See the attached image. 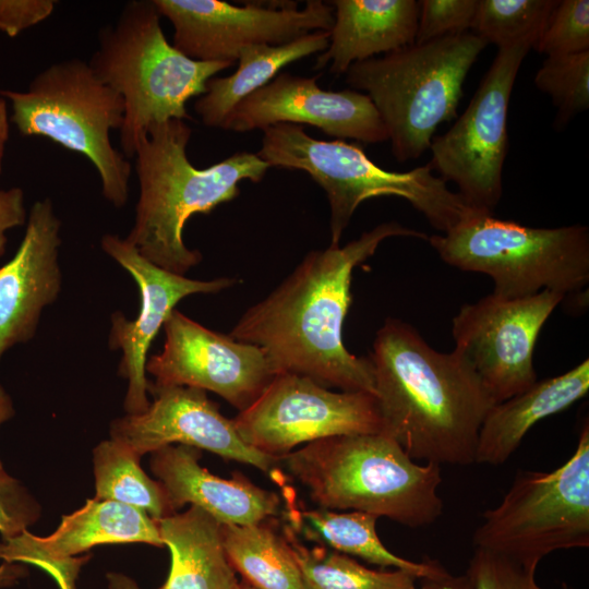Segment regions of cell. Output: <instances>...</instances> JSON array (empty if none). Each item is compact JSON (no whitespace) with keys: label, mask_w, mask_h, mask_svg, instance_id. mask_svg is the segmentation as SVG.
Returning <instances> with one entry per match:
<instances>
[{"label":"cell","mask_w":589,"mask_h":589,"mask_svg":"<svg viewBox=\"0 0 589 589\" xmlns=\"http://www.w3.org/2000/svg\"><path fill=\"white\" fill-rule=\"evenodd\" d=\"M392 237L429 239L424 232L388 221L344 247L311 251L276 289L242 314L229 335L261 348L276 374H297L326 388L374 395L371 361L346 349L342 324L351 304L353 269Z\"/></svg>","instance_id":"1"},{"label":"cell","mask_w":589,"mask_h":589,"mask_svg":"<svg viewBox=\"0 0 589 589\" xmlns=\"http://www.w3.org/2000/svg\"><path fill=\"white\" fill-rule=\"evenodd\" d=\"M369 359L381 433L413 460L474 464L481 424L495 402L465 359L435 350L398 318L377 330Z\"/></svg>","instance_id":"2"},{"label":"cell","mask_w":589,"mask_h":589,"mask_svg":"<svg viewBox=\"0 0 589 589\" xmlns=\"http://www.w3.org/2000/svg\"><path fill=\"white\" fill-rule=\"evenodd\" d=\"M191 134L184 120L155 123L140 137L133 156L140 196L127 240L145 259L178 275L202 261L183 241L189 218L232 201L240 181L260 182L271 167L256 154L238 152L199 169L187 155Z\"/></svg>","instance_id":"3"},{"label":"cell","mask_w":589,"mask_h":589,"mask_svg":"<svg viewBox=\"0 0 589 589\" xmlns=\"http://www.w3.org/2000/svg\"><path fill=\"white\" fill-rule=\"evenodd\" d=\"M325 509H350L419 528L443 513L441 465H420L383 433L337 435L278 458Z\"/></svg>","instance_id":"4"},{"label":"cell","mask_w":589,"mask_h":589,"mask_svg":"<svg viewBox=\"0 0 589 589\" xmlns=\"http://www.w3.org/2000/svg\"><path fill=\"white\" fill-rule=\"evenodd\" d=\"M153 0H132L117 20L98 32L88 64L124 104L122 154L133 157L137 142L155 123L189 120L185 104L202 96L206 83L230 68L228 61H195L170 45Z\"/></svg>","instance_id":"5"},{"label":"cell","mask_w":589,"mask_h":589,"mask_svg":"<svg viewBox=\"0 0 589 589\" xmlns=\"http://www.w3.org/2000/svg\"><path fill=\"white\" fill-rule=\"evenodd\" d=\"M256 155L271 167L303 170L324 189L330 211V244H339L356 209L374 197L406 200L443 233L474 211L428 164L405 172L386 170L358 143L316 140L302 125L277 123L264 129Z\"/></svg>","instance_id":"6"},{"label":"cell","mask_w":589,"mask_h":589,"mask_svg":"<svg viewBox=\"0 0 589 589\" xmlns=\"http://www.w3.org/2000/svg\"><path fill=\"white\" fill-rule=\"evenodd\" d=\"M486 45L467 32L413 43L349 67L346 83L371 98L398 161L420 157L437 127L456 118L465 79Z\"/></svg>","instance_id":"7"},{"label":"cell","mask_w":589,"mask_h":589,"mask_svg":"<svg viewBox=\"0 0 589 589\" xmlns=\"http://www.w3.org/2000/svg\"><path fill=\"white\" fill-rule=\"evenodd\" d=\"M11 105L10 122L22 136L46 137L85 156L95 167L104 197L123 207L130 194L132 165L113 147L110 133L124 117L121 96L79 58L48 65L25 91H0Z\"/></svg>","instance_id":"8"},{"label":"cell","mask_w":589,"mask_h":589,"mask_svg":"<svg viewBox=\"0 0 589 589\" xmlns=\"http://www.w3.org/2000/svg\"><path fill=\"white\" fill-rule=\"evenodd\" d=\"M428 241L446 264L490 276L493 293L504 298L543 290L566 297L589 281V229L584 225L534 228L473 211Z\"/></svg>","instance_id":"9"},{"label":"cell","mask_w":589,"mask_h":589,"mask_svg":"<svg viewBox=\"0 0 589 589\" xmlns=\"http://www.w3.org/2000/svg\"><path fill=\"white\" fill-rule=\"evenodd\" d=\"M474 549L537 569L548 554L589 546V424L568 460L551 472L518 470L502 502L482 515Z\"/></svg>","instance_id":"10"},{"label":"cell","mask_w":589,"mask_h":589,"mask_svg":"<svg viewBox=\"0 0 589 589\" xmlns=\"http://www.w3.org/2000/svg\"><path fill=\"white\" fill-rule=\"evenodd\" d=\"M534 45L526 39L498 48L464 113L431 142L428 165L443 181L455 183L476 211L493 213L502 197L508 105L520 65Z\"/></svg>","instance_id":"11"},{"label":"cell","mask_w":589,"mask_h":589,"mask_svg":"<svg viewBox=\"0 0 589 589\" xmlns=\"http://www.w3.org/2000/svg\"><path fill=\"white\" fill-rule=\"evenodd\" d=\"M232 420L249 446L277 459L316 440L382 431L373 394L333 392L291 373L276 374L261 396Z\"/></svg>","instance_id":"12"},{"label":"cell","mask_w":589,"mask_h":589,"mask_svg":"<svg viewBox=\"0 0 589 589\" xmlns=\"http://www.w3.org/2000/svg\"><path fill=\"white\" fill-rule=\"evenodd\" d=\"M564 299L551 290L514 299L492 292L464 304L453 317L454 351L472 368L495 404L537 382L536 341Z\"/></svg>","instance_id":"13"},{"label":"cell","mask_w":589,"mask_h":589,"mask_svg":"<svg viewBox=\"0 0 589 589\" xmlns=\"http://www.w3.org/2000/svg\"><path fill=\"white\" fill-rule=\"evenodd\" d=\"M160 16L173 26V47L195 61L238 60L254 45H283L314 31H330L334 8L321 0L279 7L250 2L243 7L221 0H153Z\"/></svg>","instance_id":"14"},{"label":"cell","mask_w":589,"mask_h":589,"mask_svg":"<svg viewBox=\"0 0 589 589\" xmlns=\"http://www.w3.org/2000/svg\"><path fill=\"white\" fill-rule=\"evenodd\" d=\"M163 328L164 348L147 360L145 368L156 385L209 390L240 412L276 375L261 348L212 330L176 309Z\"/></svg>","instance_id":"15"},{"label":"cell","mask_w":589,"mask_h":589,"mask_svg":"<svg viewBox=\"0 0 589 589\" xmlns=\"http://www.w3.org/2000/svg\"><path fill=\"white\" fill-rule=\"evenodd\" d=\"M100 247L129 272L140 289L136 317L131 321L120 311L112 313L108 338L111 350L122 351L118 373L128 380L124 409L127 414H137L149 406V382L145 376L148 349L176 304L191 294L219 292L238 280L230 277L197 280L171 273L141 255L127 238L113 233L104 235Z\"/></svg>","instance_id":"16"},{"label":"cell","mask_w":589,"mask_h":589,"mask_svg":"<svg viewBox=\"0 0 589 589\" xmlns=\"http://www.w3.org/2000/svg\"><path fill=\"white\" fill-rule=\"evenodd\" d=\"M148 408L111 422L112 441L139 457L178 443L206 449L224 459L247 464L269 472L278 459L249 446L239 435L233 420L223 416L205 390L189 386L156 385Z\"/></svg>","instance_id":"17"},{"label":"cell","mask_w":589,"mask_h":589,"mask_svg":"<svg viewBox=\"0 0 589 589\" xmlns=\"http://www.w3.org/2000/svg\"><path fill=\"white\" fill-rule=\"evenodd\" d=\"M314 77L281 72L267 85L241 100L221 129L235 132L264 130L277 123L309 124L337 140L364 144L388 140L371 98L356 89L325 91Z\"/></svg>","instance_id":"18"},{"label":"cell","mask_w":589,"mask_h":589,"mask_svg":"<svg viewBox=\"0 0 589 589\" xmlns=\"http://www.w3.org/2000/svg\"><path fill=\"white\" fill-rule=\"evenodd\" d=\"M141 542L165 546L157 521L145 512L109 500H88L79 510L63 516L58 529L48 537L27 530L0 543L5 563H28L53 576L60 589H75L84 558L76 554L98 544Z\"/></svg>","instance_id":"19"},{"label":"cell","mask_w":589,"mask_h":589,"mask_svg":"<svg viewBox=\"0 0 589 589\" xmlns=\"http://www.w3.org/2000/svg\"><path fill=\"white\" fill-rule=\"evenodd\" d=\"M60 231L51 199L36 201L15 255L0 267V361L7 350L33 339L44 309L60 294Z\"/></svg>","instance_id":"20"},{"label":"cell","mask_w":589,"mask_h":589,"mask_svg":"<svg viewBox=\"0 0 589 589\" xmlns=\"http://www.w3.org/2000/svg\"><path fill=\"white\" fill-rule=\"evenodd\" d=\"M199 448L168 445L152 453L151 469L171 509L185 504L208 513L221 525H254L280 512L278 494L262 489L239 472L225 479L199 464Z\"/></svg>","instance_id":"21"},{"label":"cell","mask_w":589,"mask_h":589,"mask_svg":"<svg viewBox=\"0 0 589 589\" xmlns=\"http://www.w3.org/2000/svg\"><path fill=\"white\" fill-rule=\"evenodd\" d=\"M334 25L329 44L317 56L315 70L329 64L334 75L381 52H392L416 41L419 1L333 0Z\"/></svg>","instance_id":"22"},{"label":"cell","mask_w":589,"mask_h":589,"mask_svg":"<svg viewBox=\"0 0 589 589\" xmlns=\"http://www.w3.org/2000/svg\"><path fill=\"white\" fill-rule=\"evenodd\" d=\"M589 390V361L495 404L486 413L478 436L474 462H506L527 432L542 419L567 409Z\"/></svg>","instance_id":"23"},{"label":"cell","mask_w":589,"mask_h":589,"mask_svg":"<svg viewBox=\"0 0 589 589\" xmlns=\"http://www.w3.org/2000/svg\"><path fill=\"white\" fill-rule=\"evenodd\" d=\"M157 521L171 555L167 580L159 589H236L239 581L223 542V525L190 506Z\"/></svg>","instance_id":"24"},{"label":"cell","mask_w":589,"mask_h":589,"mask_svg":"<svg viewBox=\"0 0 589 589\" xmlns=\"http://www.w3.org/2000/svg\"><path fill=\"white\" fill-rule=\"evenodd\" d=\"M328 31H314L283 45H254L240 50L238 69L228 76H214L194 103L204 125L221 128L225 119L245 97L267 85L287 64L325 51Z\"/></svg>","instance_id":"25"},{"label":"cell","mask_w":589,"mask_h":589,"mask_svg":"<svg viewBox=\"0 0 589 589\" xmlns=\"http://www.w3.org/2000/svg\"><path fill=\"white\" fill-rule=\"evenodd\" d=\"M289 525L305 539L321 542L336 552L361 557L381 567H394L417 579H434L448 574L436 560L413 562L390 552L376 532L377 516L351 510L337 513L325 508H296L287 512Z\"/></svg>","instance_id":"26"},{"label":"cell","mask_w":589,"mask_h":589,"mask_svg":"<svg viewBox=\"0 0 589 589\" xmlns=\"http://www.w3.org/2000/svg\"><path fill=\"white\" fill-rule=\"evenodd\" d=\"M223 542L235 570L253 587L305 589L286 541L266 522L223 525Z\"/></svg>","instance_id":"27"},{"label":"cell","mask_w":589,"mask_h":589,"mask_svg":"<svg viewBox=\"0 0 589 589\" xmlns=\"http://www.w3.org/2000/svg\"><path fill=\"white\" fill-rule=\"evenodd\" d=\"M281 537L300 569L305 589H416V577L405 570L370 569L349 555L309 548L287 524Z\"/></svg>","instance_id":"28"},{"label":"cell","mask_w":589,"mask_h":589,"mask_svg":"<svg viewBox=\"0 0 589 589\" xmlns=\"http://www.w3.org/2000/svg\"><path fill=\"white\" fill-rule=\"evenodd\" d=\"M140 458L112 440L100 442L93 453L95 498L130 505L154 520L175 514L161 484L140 467Z\"/></svg>","instance_id":"29"},{"label":"cell","mask_w":589,"mask_h":589,"mask_svg":"<svg viewBox=\"0 0 589 589\" xmlns=\"http://www.w3.org/2000/svg\"><path fill=\"white\" fill-rule=\"evenodd\" d=\"M556 3L555 0H478L470 32L497 48L526 39L537 43Z\"/></svg>","instance_id":"30"},{"label":"cell","mask_w":589,"mask_h":589,"mask_svg":"<svg viewBox=\"0 0 589 589\" xmlns=\"http://www.w3.org/2000/svg\"><path fill=\"white\" fill-rule=\"evenodd\" d=\"M557 109L555 127L565 125L589 107V51L546 57L534 77Z\"/></svg>","instance_id":"31"},{"label":"cell","mask_w":589,"mask_h":589,"mask_svg":"<svg viewBox=\"0 0 589 589\" xmlns=\"http://www.w3.org/2000/svg\"><path fill=\"white\" fill-rule=\"evenodd\" d=\"M534 49L546 57L589 51V1H557Z\"/></svg>","instance_id":"32"},{"label":"cell","mask_w":589,"mask_h":589,"mask_svg":"<svg viewBox=\"0 0 589 589\" xmlns=\"http://www.w3.org/2000/svg\"><path fill=\"white\" fill-rule=\"evenodd\" d=\"M478 0H422L416 41L426 43L470 32Z\"/></svg>","instance_id":"33"},{"label":"cell","mask_w":589,"mask_h":589,"mask_svg":"<svg viewBox=\"0 0 589 589\" xmlns=\"http://www.w3.org/2000/svg\"><path fill=\"white\" fill-rule=\"evenodd\" d=\"M466 574L473 589H543L534 569L480 549H474Z\"/></svg>","instance_id":"34"},{"label":"cell","mask_w":589,"mask_h":589,"mask_svg":"<svg viewBox=\"0 0 589 589\" xmlns=\"http://www.w3.org/2000/svg\"><path fill=\"white\" fill-rule=\"evenodd\" d=\"M40 515L39 505L24 486L0 470V532L2 540L27 530Z\"/></svg>","instance_id":"35"},{"label":"cell","mask_w":589,"mask_h":589,"mask_svg":"<svg viewBox=\"0 0 589 589\" xmlns=\"http://www.w3.org/2000/svg\"><path fill=\"white\" fill-rule=\"evenodd\" d=\"M56 5L55 0H0V32L16 37L47 20Z\"/></svg>","instance_id":"36"},{"label":"cell","mask_w":589,"mask_h":589,"mask_svg":"<svg viewBox=\"0 0 589 589\" xmlns=\"http://www.w3.org/2000/svg\"><path fill=\"white\" fill-rule=\"evenodd\" d=\"M25 195L19 187L0 189V256L5 253L7 232L26 223Z\"/></svg>","instance_id":"37"},{"label":"cell","mask_w":589,"mask_h":589,"mask_svg":"<svg viewBox=\"0 0 589 589\" xmlns=\"http://www.w3.org/2000/svg\"><path fill=\"white\" fill-rule=\"evenodd\" d=\"M420 589H473L472 582L467 574L454 576L447 574L440 578L422 579Z\"/></svg>","instance_id":"38"},{"label":"cell","mask_w":589,"mask_h":589,"mask_svg":"<svg viewBox=\"0 0 589 589\" xmlns=\"http://www.w3.org/2000/svg\"><path fill=\"white\" fill-rule=\"evenodd\" d=\"M10 123L8 101L0 96V173L2 172L5 146L9 140Z\"/></svg>","instance_id":"39"},{"label":"cell","mask_w":589,"mask_h":589,"mask_svg":"<svg viewBox=\"0 0 589 589\" xmlns=\"http://www.w3.org/2000/svg\"><path fill=\"white\" fill-rule=\"evenodd\" d=\"M25 574L23 566L15 563H4L0 566V587L12 586Z\"/></svg>","instance_id":"40"},{"label":"cell","mask_w":589,"mask_h":589,"mask_svg":"<svg viewBox=\"0 0 589 589\" xmlns=\"http://www.w3.org/2000/svg\"><path fill=\"white\" fill-rule=\"evenodd\" d=\"M109 589H141L137 584L121 573L107 574Z\"/></svg>","instance_id":"41"},{"label":"cell","mask_w":589,"mask_h":589,"mask_svg":"<svg viewBox=\"0 0 589 589\" xmlns=\"http://www.w3.org/2000/svg\"><path fill=\"white\" fill-rule=\"evenodd\" d=\"M14 414V408L12 400L4 388L0 385V424L12 418ZM0 470H3L0 460Z\"/></svg>","instance_id":"42"},{"label":"cell","mask_w":589,"mask_h":589,"mask_svg":"<svg viewBox=\"0 0 589 589\" xmlns=\"http://www.w3.org/2000/svg\"><path fill=\"white\" fill-rule=\"evenodd\" d=\"M236 589H257V588L253 587L252 585L243 580L242 582L238 584Z\"/></svg>","instance_id":"43"}]
</instances>
